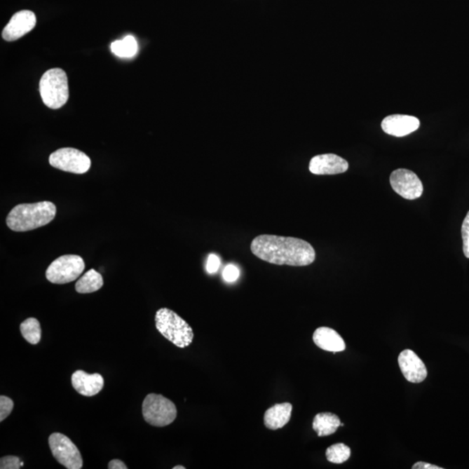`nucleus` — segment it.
<instances>
[{"instance_id":"1","label":"nucleus","mask_w":469,"mask_h":469,"mask_svg":"<svg viewBox=\"0 0 469 469\" xmlns=\"http://www.w3.org/2000/svg\"><path fill=\"white\" fill-rule=\"evenodd\" d=\"M252 252L269 264L303 267L314 263L315 252L303 239L276 235H260L250 245Z\"/></svg>"},{"instance_id":"2","label":"nucleus","mask_w":469,"mask_h":469,"mask_svg":"<svg viewBox=\"0 0 469 469\" xmlns=\"http://www.w3.org/2000/svg\"><path fill=\"white\" fill-rule=\"evenodd\" d=\"M56 213V205L52 202L22 203L11 210L6 217V224L13 231H32L50 224Z\"/></svg>"},{"instance_id":"3","label":"nucleus","mask_w":469,"mask_h":469,"mask_svg":"<svg viewBox=\"0 0 469 469\" xmlns=\"http://www.w3.org/2000/svg\"><path fill=\"white\" fill-rule=\"evenodd\" d=\"M155 322L159 333L178 348H186L193 341L194 333L191 327L169 308H162L156 311Z\"/></svg>"},{"instance_id":"4","label":"nucleus","mask_w":469,"mask_h":469,"mask_svg":"<svg viewBox=\"0 0 469 469\" xmlns=\"http://www.w3.org/2000/svg\"><path fill=\"white\" fill-rule=\"evenodd\" d=\"M39 92L47 107L60 109L64 107L69 98L68 79L65 72L54 68L45 72L40 79Z\"/></svg>"},{"instance_id":"5","label":"nucleus","mask_w":469,"mask_h":469,"mask_svg":"<svg viewBox=\"0 0 469 469\" xmlns=\"http://www.w3.org/2000/svg\"><path fill=\"white\" fill-rule=\"evenodd\" d=\"M145 421L154 427H165L175 421L177 407L162 395L149 394L142 405Z\"/></svg>"},{"instance_id":"6","label":"nucleus","mask_w":469,"mask_h":469,"mask_svg":"<svg viewBox=\"0 0 469 469\" xmlns=\"http://www.w3.org/2000/svg\"><path fill=\"white\" fill-rule=\"evenodd\" d=\"M86 264L83 258L78 254H64L47 268V280L55 285H65L75 281L83 273Z\"/></svg>"},{"instance_id":"7","label":"nucleus","mask_w":469,"mask_h":469,"mask_svg":"<svg viewBox=\"0 0 469 469\" xmlns=\"http://www.w3.org/2000/svg\"><path fill=\"white\" fill-rule=\"evenodd\" d=\"M50 165L63 172L83 174L90 168V159L83 151L74 148H61L49 158Z\"/></svg>"},{"instance_id":"8","label":"nucleus","mask_w":469,"mask_h":469,"mask_svg":"<svg viewBox=\"0 0 469 469\" xmlns=\"http://www.w3.org/2000/svg\"><path fill=\"white\" fill-rule=\"evenodd\" d=\"M49 446L53 456L64 468L81 469L83 459L77 446L60 433H53L49 437Z\"/></svg>"},{"instance_id":"9","label":"nucleus","mask_w":469,"mask_h":469,"mask_svg":"<svg viewBox=\"0 0 469 469\" xmlns=\"http://www.w3.org/2000/svg\"><path fill=\"white\" fill-rule=\"evenodd\" d=\"M390 184L395 193L403 198L414 200L423 193V185L416 174L409 170L398 169L390 175Z\"/></svg>"},{"instance_id":"10","label":"nucleus","mask_w":469,"mask_h":469,"mask_svg":"<svg viewBox=\"0 0 469 469\" xmlns=\"http://www.w3.org/2000/svg\"><path fill=\"white\" fill-rule=\"evenodd\" d=\"M35 14L31 11L24 10L14 14L2 32V37L6 41H15L35 27Z\"/></svg>"},{"instance_id":"11","label":"nucleus","mask_w":469,"mask_h":469,"mask_svg":"<svg viewBox=\"0 0 469 469\" xmlns=\"http://www.w3.org/2000/svg\"><path fill=\"white\" fill-rule=\"evenodd\" d=\"M398 362L403 376L409 383H420L426 379L428 376L426 366L413 351H403L399 355Z\"/></svg>"},{"instance_id":"12","label":"nucleus","mask_w":469,"mask_h":469,"mask_svg":"<svg viewBox=\"0 0 469 469\" xmlns=\"http://www.w3.org/2000/svg\"><path fill=\"white\" fill-rule=\"evenodd\" d=\"M308 169L315 175H337L347 172L348 163L337 155H318L311 160Z\"/></svg>"},{"instance_id":"13","label":"nucleus","mask_w":469,"mask_h":469,"mask_svg":"<svg viewBox=\"0 0 469 469\" xmlns=\"http://www.w3.org/2000/svg\"><path fill=\"white\" fill-rule=\"evenodd\" d=\"M419 127L420 120L408 115H390L381 122V129L384 132L397 137L409 135Z\"/></svg>"},{"instance_id":"14","label":"nucleus","mask_w":469,"mask_h":469,"mask_svg":"<svg viewBox=\"0 0 469 469\" xmlns=\"http://www.w3.org/2000/svg\"><path fill=\"white\" fill-rule=\"evenodd\" d=\"M72 384L79 394L90 397L103 390L104 381L100 374H90L83 370H77L72 374Z\"/></svg>"},{"instance_id":"15","label":"nucleus","mask_w":469,"mask_h":469,"mask_svg":"<svg viewBox=\"0 0 469 469\" xmlns=\"http://www.w3.org/2000/svg\"><path fill=\"white\" fill-rule=\"evenodd\" d=\"M313 341L316 346L325 351L337 353L346 348L343 337L336 330L328 327H321L316 329L313 334Z\"/></svg>"},{"instance_id":"16","label":"nucleus","mask_w":469,"mask_h":469,"mask_svg":"<svg viewBox=\"0 0 469 469\" xmlns=\"http://www.w3.org/2000/svg\"><path fill=\"white\" fill-rule=\"evenodd\" d=\"M293 407L292 403L283 402L276 405L266 410L264 414L265 427L271 430H278L289 423L292 417Z\"/></svg>"},{"instance_id":"17","label":"nucleus","mask_w":469,"mask_h":469,"mask_svg":"<svg viewBox=\"0 0 469 469\" xmlns=\"http://www.w3.org/2000/svg\"><path fill=\"white\" fill-rule=\"evenodd\" d=\"M340 426L339 417L332 413L318 414L313 421V430L316 432L319 437L333 435Z\"/></svg>"},{"instance_id":"18","label":"nucleus","mask_w":469,"mask_h":469,"mask_svg":"<svg viewBox=\"0 0 469 469\" xmlns=\"http://www.w3.org/2000/svg\"><path fill=\"white\" fill-rule=\"evenodd\" d=\"M104 285L103 276L92 269L80 278L75 285L76 292L80 294H89L97 292Z\"/></svg>"},{"instance_id":"19","label":"nucleus","mask_w":469,"mask_h":469,"mask_svg":"<svg viewBox=\"0 0 469 469\" xmlns=\"http://www.w3.org/2000/svg\"><path fill=\"white\" fill-rule=\"evenodd\" d=\"M22 337L31 344H38L41 340L42 329L39 320L30 318L20 325Z\"/></svg>"},{"instance_id":"20","label":"nucleus","mask_w":469,"mask_h":469,"mask_svg":"<svg viewBox=\"0 0 469 469\" xmlns=\"http://www.w3.org/2000/svg\"><path fill=\"white\" fill-rule=\"evenodd\" d=\"M111 52L120 57H132L137 52V43L132 36H127L122 40L111 43Z\"/></svg>"},{"instance_id":"21","label":"nucleus","mask_w":469,"mask_h":469,"mask_svg":"<svg viewBox=\"0 0 469 469\" xmlns=\"http://www.w3.org/2000/svg\"><path fill=\"white\" fill-rule=\"evenodd\" d=\"M351 450L344 443H337L326 450V458L329 463L341 464L351 457Z\"/></svg>"},{"instance_id":"22","label":"nucleus","mask_w":469,"mask_h":469,"mask_svg":"<svg viewBox=\"0 0 469 469\" xmlns=\"http://www.w3.org/2000/svg\"><path fill=\"white\" fill-rule=\"evenodd\" d=\"M14 402L12 399L7 396H0V421H4L10 416L13 409Z\"/></svg>"},{"instance_id":"23","label":"nucleus","mask_w":469,"mask_h":469,"mask_svg":"<svg viewBox=\"0 0 469 469\" xmlns=\"http://www.w3.org/2000/svg\"><path fill=\"white\" fill-rule=\"evenodd\" d=\"M21 461L19 457L8 456H4L0 460V468L1 469H20Z\"/></svg>"},{"instance_id":"24","label":"nucleus","mask_w":469,"mask_h":469,"mask_svg":"<svg viewBox=\"0 0 469 469\" xmlns=\"http://www.w3.org/2000/svg\"><path fill=\"white\" fill-rule=\"evenodd\" d=\"M461 236L463 240V252L465 257L469 258V212L463 221V227H461Z\"/></svg>"},{"instance_id":"25","label":"nucleus","mask_w":469,"mask_h":469,"mask_svg":"<svg viewBox=\"0 0 469 469\" xmlns=\"http://www.w3.org/2000/svg\"><path fill=\"white\" fill-rule=\"evenodd\" d=\"M240 272L238 268L235 265H228L227 267H225L223 272V276L225 281L229 283H233L238 280L239 278Z\"/></svg>"},{"instance_id":"26","label":"nucleus","mask_w":469,"mask_h":469,"mask_svg":"<svg viewBox=\"0 0 469 469\" xmlns=\"http://www.w3.org/2000/svg\"><path fill=\"white\" fill-rule=\"evenodd\" d=\"M219 267H220V258L216 256V254H210L206 265V270L207 271H208V273L210 274L216 273Z\"/></svg>"},{"instance_id":"27","label":"nucleus","mask_w":469,"mask_h":469,"mask_svg":"<svg viewBox=\"0 0 469 469\" xmlns=\"http://www.w3.org/2000/svg\"><path fill=\"white\" fill-rule=\"evenodd\" d=\"M109 469H127L128 467L126 466L125 463H123L122 461L114 459L110 461L108 465Z\"/></svg>"},{"instance_id":"28","label":"nucleus","mask_w":469,"mask_h":469,"mask_svg":"<svg viewBox=\"0 0 469 469\" xmlns=\"http://www.w3.org/2000/svg\"><path fill=\"white\" fill-rule=\"evenodd\" d=\"M413 469H442V468H440L438 466H435V465H432L430 463H423V461H420V463H417L414 465L412 467Z\"/></svg>"},{"instance_id":"29","label":"nucleus","mask_w":469,"mask_h":469,"mask_svg":"<svg viewBox=\"0 0 469 469\" xmlns=\"http://www.w3.org/2000/svg\"><path fill=\"white\" fill-rule=\"evenodd\" d=\"M173 469H185V467H184V466H176V467H174Z\"/></svg>"}]
</instances>
